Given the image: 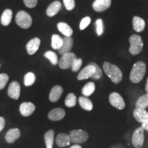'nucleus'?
I'll use <instances>...</instances> for the list:
<instances>
[{
  "label": "nucleus",
  "instance_id": "obj_1",
  "mask_svg": "<svg viewBox=\"0 0 148 148\" xmlns=\"http://www.w3.org/2000/svg\"><path fill=\"white\" fill-rule=\"evenodd\" d=\"M103 69L107 76L112 80L114 84H118L121 81L123 77V74L121 69L117 66L105 62L103 64Z\"/></svg>",
  "mask_w": 148,
  "mask_h": 148
},
{
  "label": "nucleus",
  "instance_id": "obj_2",
  "mask_svg": "<svg viewBox=\"0 0 148 148\" xmlns=\"http://www.w3.org/2000/svg\"><path fill=\"white\" fill-rule=\"evenodd\" d=\"M146 71V65L143 61L136 62L133 65L130 74V79L133 83H138L142 80Z\"/></svg>",
  "mask_w": 148,
  "mask_h": 148
},
{
  "label": "nucleus",
  "instance_id": "obj_3",
  "mask_svg": "<svg viewBox=\"0 0 148 148\" xmlns=\"http://www.w3.org/2000/svg\"><path fill=\"white\" fill-rule=\"evenodd\" d=\"M130 46L129 51L131 54L137 55L141 52L143 47V42L141 37L138 35L133 34L130 37Z\"/></svg>",
  "mask_w": 148,
  "mask_h": 148
},
{
  "label": "nucleus",
  "instance_id": "obj_4",
  "mask_svg": "<svg viewBox=\"0 0 148 148\" xmlns=\"http://www.w3.org/2000/svg\"><path fill=\"white\" fill-rule=\"evenodd\" d=\"M15 21L18 26L23 29L29 28L32 23V19L31 16L23 10L18 12V13L16 14Z\"/></svg>",
  "mask_w": 148,
  "mask_h": 148
},
{
  "label": "nucleus",
  "instance_id": "obj_5",
  "mask_svg": "<svg viewBox=\"0 0 148 148\" xmlns=\"http://www.w3.org/2000/svg\"><path fill=\"white\" fill-rule=\"evenodd\" d=\"M71 143L76 144L83 143L88 140V134L86 131L82 130H74L69 134Z\"/></svg>",
  "mask_w": 148,
  "mask_h": 148
},
{
  "label": "nucleus",
  "instance_id": "obj_6",
  "mask_svg": "<svg viewBox=\"0 0 148 148\" xmlns=\"http://www.w3.org/2000/svg\"><path fill=\"white\" fill-rule=\"evenodd\" d=\"M135 119L142 124L141 127L148 131V112L145 109L135 108L133 112Z\"/></svg>",
  "mask_w": 148,
  "mask_h": 148
},
{
  "label": "nucleus",
  "instance_id": "obj_7",
  "mask_svg": "<svg viewBox=\"0 0 148 148\" xmlns=\"http://www.w3.org/2000/svg\"><path fill=\"white\" fill-rule=\"evenodd\" d=\"M76 58V56H75V53L72 52L64 53L62 56L60 60H58L59 66L62 69H69L73 65L74 60Z\"/></svg>",
  "mask_w": 148,
  "mask_h": 148
},
{
  "label": "nucleus",
  "instance_id": "obj_8",
  "mask_svg": "<svg viewBox=\"0 0 148 148\" xmlns=\"http://www.w3.org/2000/svg\"><path fill=\"white\" fill-rule=\"evenodd\" d=\"M144 130L141 126L135 130L132 136V143L136 148L143 147L144 143Z\"/></svg>",
  "mask_w": 148,
  "mask_h": 148
},
{
  "label": "nucleus",
  "instance_id": "obj_9",
  "mask_svg": "<svg viewBox=\"0 0 148 148\" xmlns=\"http://www.w3.org/2000/svg\"><path fill=\"white\" fill-rule=\"evenodd\" d=\"M109 101L112 106L115 107L119 110H123L125 108V104L123 97L118 92H113L109 95Z\"/></svg>",
  "mask_w": 148,
  "mask_h": 148
},
{
  "label": "nucleus",
  "instance_id": "obj_10",
  "mask_svg": "<svg viewBox=\"0 0 148 148\" xmlns=\"http://www.w3.org/2000/svg\"><path fill=\"white\" fill-rule=\"evenodd\" d=\"M20 93H21V86L19 83L16 81L11 82L8 89V95L9 97L17 100L20 97Z\"/></svg>",
  "mask_w": 148,
  "mask_h": 148
},
{
  "label": "nucleus",
  "instance_id": "obj_11",
  "mask_svg": "<svg viewBox=\"0 0 148 148\" xmlns=\"http://www.w3.org/2000/svg\"><path fill=\"white\" fill-rule=\"evenodd\" d=\"M95 71V68L92 64H89L88 65L83 69L82 71L79 72L77 75V79L78 80H83V79H86L89 77H91Z\"/></svg>",
  "mask_w": 148,
  "mask_h": 148
},
{
  "label": "nucleus",
  "instance_id": "obj_12",
  "mask_svg": "<svg viewBox=\"0 0 148 148\" xmlns=\"http://www.w3.org/2000/svg\"><path fill=\"white\" fill-rule=\"evenodd\" d=\"M66 112L64 109L61 108H53L48 113V118L51 121H57L62 119L65 116Z\"/></svg>",
  "mask_w": 148,
  "mask_h": 148
},
{
  "label": "nucleus",
  "instance_id": "obj_13",
  "mask_svg": "<svg viewBox=\"0 0 148 148\" xmlns=\"http://www.w3.org/2000/svg\"><path fill=\"white\" fill-rule=\"evenodd\" d=\"M36 107L31 102H23L20 105L19 110L23 116H29L34 112Z\"/></svg>",
  "mask_w": 148,
  "mask_h": 148
},
{
  "label": "nucleus",
  "instance_id": "obj_14",
  "mask_svg": "<svg viewBox=\"0 0 148 148\" xmlns=\"http://www.w3.org/2000/svg\"><path fill=\"white\" fill-rule=\"evenodd\" d=\"M111 5V0H95L92 3V8L97 12H102L108 9Z\"/></svg>",
  "mask_w": 148,
  "mask_h": 148
},
{
  "label": "nucleus",
  "instance_id": "obj_15",
  "mask_svg": "<svg viewBox=\"0 0 148 148\" xmlns=\"http://www.w3.org/2000/svg\"><path fill=\"white\" fill-rule=\"evenodd\" d=\"M73 40L71 36H64L63 38V43L62 47L58 49V52L62 55L70 52L73 47Z\"/></svg>",
  "mask_w": 148,
  "mask_h": 148
},
{
  "label": "nucleus",
  "instance_id": "obj_16",
  "mask_svg": "<svg viewBox=\"0 0 148 148\" xmlns=\"http://www.w3.org/2000/svg\"><path fill=\"white\" fill-rule=\"evenodd\" d=\"M62 92H63V88H62V86H58V85L53 86L51 88L49 95V101H51V102H56L62 96Z\"/></svg>",
  "mask_w": 148,
  "mask_h": 148
},
{
  "label": "nucleus",
  "instance_id": "obj_17",
  "mask_svg": "<svg viewBox=\"0 0 148 148\" xmlns=\"http://www.w3.org/2000/svg\"><path fill=\"white\" fill-rule=\"evenodd\" d=\"M21 136V132L18 128H12L7 132L5 136V139L7 143H13Z\"/></svg>",
  "mask_w": 148,
  "mask_h": 148
},
{
  "label": "nucleus",
  "instance_id": "obj_18",
  "mask_svg": "<svg viewBox=\"0 0 148 148\" xmlns=\"http://www.w3.org/2000/svg\"><path fill=\"white\" fill-rule=\"evenodd\" d=\"M40 43V40L38 38H34L27 42L26 45L27 51L29 55H33L38 51Z\"/></svg>",
  "mask_w": 148,
  "mask_h": 148
},
{
  "label": "nucleus",
  "instance_id": "obj_19",
  "mask_svg": "<svg viewBox=\"0 0 148 148\" xmlns=\"http://www.w3.org/2000/svg\"><path fill=\"white\" fill-rule=\"evenodd\" d=\"M71 143L69 134H64V133H60L58 134L56 138V143L60 147H64L68 146Z\"/></svg>",
  "mask_w": 148,
  "mask_h": 148
},
{
  "label": "nucleus",
  "instance_id": "obj_20",
  "mask_svg": "<svg viewBox=\"0 0 148 148\" xmlns=\"http://www.w3.org/2000/svg\"><path fill=\"white\" fill-rule=\"evenodd\" d=\"M60 8L61 3L59 1H55L48 6L47 10H46V13H47V16H53L60 11Z\"/></svg>",
  "mask_w": 148,
  "mask_h": 148
},
{
  "label": "nucleus",
  "instance_id": "obj_21",
  "mask_svg": "<svg viewBox=\"0 0 148 148\" xmlns=\"http://www.w3.org/2000/svg\"><path fill=\"white\" fill-rule=\"evenodd\" d=\"M133 28L136 32H140L143 30L145 26V21L139 16H134L132 20Z\"/></svg>",
  "mask_w": 148,
  "mask_h": 148
},
{
  "label": "nucleus",
  "instance_id": "obj_22",
  "mask_svg": "<svg viewBox=\"0 0 148 148\" xmlns=\"http://www.w3.org/2000/svg\"><path fill=\"white\" fill-rule=\"evenodd\" d=\"M58 30L64 35V36H71L73 34V29L68 25L67 23L64 22H60L57 25Z\"/></svg>",
  "mask_w": 148,
  "mask_h": 148
},
{
  "label": "nucleus",
  "instance_id": "obj_23",
  "mask_svg": "<svg viewBox=\"0 0 148 148\" xmlns=\"http://www.w3.org/2000/svg\"><path fill=\"white\" fill-rule=\"evenodd\" d=\"M44 140L46 145V148H53L54 142V131L49 130L44 134Z\"/></svg>",
  "mask_w": 148,
  "mask_h": 148
},
{
  "label": "nucleus",
  "instance_id": "obj_24",
  "mask_svg": "<svg viewBox=\"0 0 148 148\" xmlns=\"http://www.w3.org/2000/svg\"><path fill=\"white\" fill-rule=\"evenodd\" d=\"M79 106L85 110L90 111L93 108L92 101L87 97H79L78 99Z\"/></svg>",
  "mask_w": 148,
  "mask_h": 148
},
{
  "label": "nucleus",
  "instance_id": "obj_25",
  "mask_svg": "<svg viewBox=\"0 0 148 148\" xmlns=\"http://www.w3.org/2000/svg\"><path fill=\"white\" fill-rule=\"evenodd\" d=\"M12 12L10 9H6L3 11L2 15L1 17V23L4 26H7L10 23L12 20Z\"/></svg>",
  "mask_w": 148,
  "mask_h": 148
},
{
  "label": "nucleus",
  "instance_id": "obj_26",
  "mask_svg": "<svg viewBox=\"0 0 148 148\" xmlns=\"http://www.w3.org/2000/svg\"><path fill=\"white\" fill-rule=\"evenodd\" d=\"M63 43V38L58 34H53L51 37V47L54 49H58L62 47Z\"/></svg>",
  "mask_w": 148,
  "mask_h": 148
},
{
  "label": "nucleus",
  "instance_id": "obj_27",
  "mask_svg": "<svg viewBox=\"0 0 148 148\" xmlns=\"http://www.w3.org/2000/svg\"><path fill=\"white\" fill-rule=\"evenodd\" d=\"M95 90V85L93 82H88L82 88V92L85 97H88L93 93Z\"/></svg>",
  "mask_w": 148,
  "mask_h": 148
},
{
  "label": "nucleus",
  "instance_id": "obj_28",
  "mask_svg": "<svg viewBox=\"0 0 148 148\" xmlns=\"http://www.w3.org/2000/svg\"><path fill=\"white\" fill-rule=\"evenodd\" d=\"M148 107V96L146 95H142L137 99L136 102V108L139 109H145Z\"/></svg>",
  "mask_w": 148,
  "mask_h": 148
},
{
  "label": "nucleus",
  "instance_id": "obj_29",
  "mask_svg": "<svg viewBox=\"0 0 148 148\" xmlns=\"http://www.w3.org/2000/svg\"><path fill=\"white\" fill-rule=\"evenodd\" d=\"M36 80V76L35 74L32 72H28L24 76V84L26 86H30L34 84Z\"/></svg>",
  "mask_w": 148,
  "mask_h": 148
},
{
  "label": "nucleus",
  "instance_id": "obj_30",
  "mask_svg": "<svg viewBox=\"0 0 148 148\" xmlns=\"http://www.w3.org/2000/svg\"><path fill=\"white\" fill-rule=\"evenodd\" d=\"M76 96H75L73 92H71V93H69L67 96L66 97L65 100H64V103L67 107H69V108H71V107H73L75 106L76 104Z\"/></svg>",
  "mask_w": 148,
  "mask_h": 148
},
{
  "label": "nucleus",
  "instance_id": "obj_31",
  "mask_svg": "<svg viewBox=\"0 0 148 148\" xmlns=\"http://www.w3.org/2000/svg\"><path fill=\"white\" fill-rule=\"evenodd\" d=\"M44 56L50 61L51 63L53 64V65H56V64L58 63V56H57L56 53L53 52V51H47V52H45V54H44Z\"/></svg>",
  "mask_w": 148,
  "mask_h": 148
},
{
  "label": "nucleus",
  "instance_id": "obj_32",
  "mask_svg": "<svg viewBox=\"0 0 148 148\" xmlns=\"http://www.w3.org/2000/svg\"><path fill=\"white\" fill-rule=\"evenodd\" d=\"M90 64H92L95 68V71L94 73L92 76L91 77L92 79H100L101 76H102V71H101V68L99 67V66L97 65V64L95 63V62H90Z\"/></svg>",
  "mask_w": 148,
  "mask_h": 148
},
{
  "label": "nucleus",
  "instance_id": "obj_33",
  "mask_svg": "<svg viewBox=\"0 0 148 148\" xmlns=\"http://www.w3.org/2000/svg\"><path fill=\"white\" fill-rule=\"evenodd\" d=\"M95 26H96V32L98 36H101L103 34V25L102 20L99 18L95 22Z\"/></svg>",
  "mask_w": 148,
  "mask_h": 148
},
{
  "label": "nucleus",
  "instance_id": "obj_34",
  "mask_svg": "<svg viewBox=\"0 0 148 148\" xmlns=\"http://www.w3.org/2000/svg\"><path fill=\"white\" fill-rule=\"evenodd\" d=\"M8 79L9 77L6 73L0 74V90L3 89L5 87Z\"/></svg>",
  "mask_w": 148,
  "mask_h": 148
},
{
  "label": "nucleus",
  "instance_id": "obj_35",
  "mask_svg": "<svg viewBox=\"0 0 148 148\" xmlns=\"http://www.w3.org/2000/svg\"><path fill=\"white\" fill-rule=\"evenodd\" d=\"M82 64V60L81 58H76L75 60H74L73 65L71 66L72 71L75 72L77 71L78 70L80 69L81 66Z\"/></svg>",
  "mask_w": 148,
  "mask_h": 148
},
{
  "label": "nucleus",
  "instance_id": "obj_36",
  "mask_svg": "<svg viewBox=\"0 0 148 148\" xmlns=\"http://www.w3.org/2000/svg\"><path fill=\"white\" fill-rule=\"evenodd\" d=\"M64 5L67 10H72L75 8V1L74 0H63Z\"/></svg>",
  "mask_w": 148,
  "mask_h": 148
},
{
  "label": "nucleus",
  "instance_id": "obj_37",
  "mask_svg": "<svg viewBox=\"0 0 148 148\" xmlns=\"http://www.w3.org/2000/svg\"><path fill=\"white\" fill-rule=\"evenodd\" d=\"M90 23V18L88 17V16L84 17L82 21H81L80 24H79V29H80L81 30L84 29L88 25H89Z\"/></svg>",
  "mask_w": 148,
  "mask_h": 148
},
{
  "label": "nucleus",
  "instance_id": "obj_38",
  "mask_svg": "<svg viewBox=\"0 0 148 148\" xmlns=\"http://www.w3.org/2000/svg\"><path fill=\"white\" fill-rule=\"evenodd\" d=\"M23 2L27 8H33L36 5L38 0H23Z\"/></svg>",
  "mask_w": 148,
  "mask_h": 148
},
{
  "label": "nucleus",
  "instance_id": "obj_39",
  "mask_svg": "<svg viewBox=\"0 0 148 148\" xmlns=\"http://www.w3.org/2000/svg\"><path fill=\"white\" fill-rule=\"evenodd\" d=\"M5 125V119L2 116H0V132L2 131V130L4 128Z\"/></svg>",
  "mask_w": 148,
  "mask_h": 148
},
{
  "label": "nucleus",
  "instance_id": "obj_40",
  "mask_svg": "<svg viewBox=\"0 0 148 148\" xmlns=\"http://www.w3.org/2000/svg\"><path fill=\"white\" fill-rule=\"evenodd\" d=\"M145 91H146V92H147V94H146V95L148 96V77L147 79V82H146V84H145Z\"/></svg>",
  "mask_w": 148,
  "mask_h": 148
},
{
  "label": "nucleus",
  "instance_id": "obj_41",
  "mask_svg": "<svg viewBox=\"0 0 148 148\" xmlns=\"http://www.w3.org/2000/svg\"><path fill=\"white\" fill-rule=\"evenodd\" d=\"M69 148H82V147H81L80 145H77V144H75V145H73V146H71V147Z\"/></svg>",
  "mask_w": 148,
  "mask_h": 148
},
{
  "label": "nucleus",
  "instance_id": "obj_42",
  "mask_svg": "<svg viewBox=\"0 0 148 148\" xmlns=\"http://www.w3.org/2000/svg\"><path fill=\"white\" fill-rule=\"evenodd\" d=\"M0 67H1V64H0Z\"/></svg>",
  "mask_w": 148,
  "mask_h": 148
}]
</instances>
